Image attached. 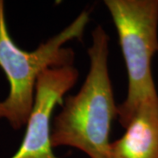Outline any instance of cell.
<instances>
[{
  "instance_id": "obj_1",
  "label": "cell",
  "mask_w": 158,
  "mask_h": 158,
  "mask_svg": "<svg viewBox=\"0 0 158 158\" xmlns=\"http://www.w3.org/2000/svg\"><path fill=\"white\" fill-rule=\"evenodd\" d=\"M109 37L101 26L92 32L90 70L78 92L69 96L51 128L52 147L69 146L90 158H112L109 141L117 108L108 72Z\"/></svg>"
},
{
  "instance_id": "obj_2",
  "label": "cell",
  "mask_w": 158,
  "mask_h": 158,
  "mask_svg": "<svg viewBox=\"0 0 158 158\" xmlns=\"http://www.w3.org/2000/svg\"><path fill=\"white\" fill-rule=\"evenodd\" d=\"M89 12L82 11L73 22L33 51L19 48L10 35L5 2L0 0V68L9 83V93L0 101V119L14 130L27 125L32 112L40 75L50 68L73 65L74 51L64 45L81 40L89 22Z\"/></svg>"
},
{
  "instance_id": "obj_3",
  "label": "cell",
  "mask_w": 158,
  "mask_h": 158,
  "mask_svg": "<svg viewBox=\"0 0 158 158\" xmlns=\"http://www.w3.org/2000/svg\"><path fill=\"white\" fill-rule=\"evenodd\" d=\"M117 29L128 76L125 101L117 117L126 128L144 102L157 98L151 61L158 52V0H106Z\"/></svg>"
},
{
  "instance_id": "obj_4",
  "label": "cell",
  "mask_w": 158,
  "mask_h": 158,
  "mask_svg": "<svg viewBox=\"0 0 158 158\" xmlns=\"http://www.w3.org/2000/svg\"><path fill=\"white\" fill-rule=\"evenodd\" d=\"M73 65L50 68L40 75L23 141L11 158H56L52 151L51 118L57 105L78 78Z\"/></svg>"
},
{
  "instance_id": "obj_5",
  "label": "cell",
  "mask_w": 158,
  "mask_h": 158,
  "mask_svg": "<svg viewBox=\"0 0 158 158\" xmlns=\"http://www.w3.org/2000/svg\"><path fill=\"white\" fill-rule=\"evenodd\" d=\"M125 129L111 143V157L158 158V98L141 104Z\"/></svg>"
}]
</instances>
